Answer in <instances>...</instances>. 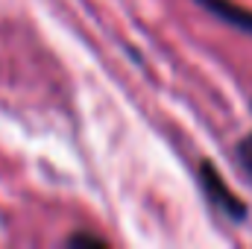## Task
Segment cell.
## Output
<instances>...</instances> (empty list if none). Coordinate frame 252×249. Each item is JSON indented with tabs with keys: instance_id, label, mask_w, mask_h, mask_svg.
<instances>
[{
	"instance_id": "277c9868",
	"label": "cell",
	"mask_w": 252,
	"mask_h": 249,
	"mask_svg": "<svg viewBox=\"0 0 252 249\" xmlns=\"http://www.w3.org/2000/svg\"><path fill=\"white\" fill-rule=\"evenodd\" d=\"M64 244H67V247H106V241L97 238V235H91V232H76V235H70Z\"/></svg>"
},
{
	"instance_id": "6da1fadb",
	"label": "cell",
	"mask_w": 252,
	"mask_h": 249,
	"mask_svg": "<svg viewBox=\"0 0 252 249\" xmlns=\"http://www.w3.org/2000/svg\"><path fill=\"white\" fill-rule=\"evenodd\" d=\"M199 185H202L205 199L211 202V208H217L226 220H235V223L247 220V205L241 202V196L232 187L223 182V176L217 173L214 164H208V161L199 164Z\"/></svg>"
},
{
	"instance_id": "7a4b0ae2",
	"label": "cell",
	"mask_w": 252,
	"mask_h": 249,
	"mask_svg": "<svg viewBox=\"0 0 252 249\" xmlns=\"http://www.w3.org/2000/svg\"><path fill=\"white\" fill-rule=\"evenodd\" d=\"M196 3L202 9H208L214 18H220L223 24H229V27L252 35V9L235 3V0H196Z\"/></svg>"
},
{
	"instance_id": "3957f363",
	"label": "cell",
	"mask_w": 252,
	"mask_h": 249,
	"mask_svg": "<svg viewBox=\"0 0 252 249\" xmlns=\"http://www.w3.org/2000/svg\"><path fill=\"white\" fill-rule=\"evenodd\" d=\"M235 158H238V167L247 173V179L252 182V132L238 141V147H235Z\"/></svg>"
}]
</instances>
